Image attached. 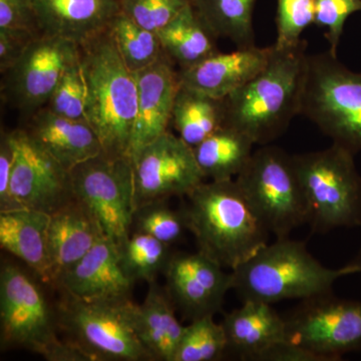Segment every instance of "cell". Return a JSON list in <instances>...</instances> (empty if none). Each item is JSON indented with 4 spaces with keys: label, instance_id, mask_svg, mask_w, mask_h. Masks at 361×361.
<instances>
[{
    "label": "cell",
    "instance_id": "6da1fadb",
    "mask_svg": "<svg viewBox=\"0 0 361 361\" xmlns=\"http://www.w3.org/2000/svg\"><path fill=\"white\" fill-rule=\"evenodd\" d=\"M307 42L278 49L255 78L223 99L225 126L244 133L259 146L269 145L300 115Z\"/></svg>",
    "mask_w": 361,
    "mask_h": 361
},
{
    "label": "cell",
    "instance_id": "7a4b0ae2",
    "mask_svg": "<svg viewBox=\"0 0 361 361\" xmlns=\"http://www.w3.org/2000/svg\"><path fill=\"white\" fill-rule=\"evenodd\" d=\"M182 207L198 251L234 270L268 244L269 231L236 180L202 183Z\"/></svg>",
    "mask_w": 361,
    "mask_h": 361
},
{
    "label": "cell",
    "instance_id": "3957f363",
    "mask_svg": "<svg viewBox=\"0 0 361 361\" xmlns=\"http://www.w3.org/2000/svg\"><path fill=\"white\" fill-rule=\"evenodd\" d=\"M80 49L87 87L85 121L99 137L104 154L129 158L137 116L135 73L123 61L109 28L80 44Z\"/></svg>",
    "mask_w": 361,
    "mask_h": 361
},
{
    "label": "cell",
    "instance_id": "277c9868",
    "mask_svg": "<svg viewBox=\"0 0 361 361\" xmlns=\"http://www.w3.org/2000/svg\"><path fill=\"white\" fill-rule=\"evenodd\" d=\"M232 290L243 301L273 304L331 293L341 268L325 267L304 242L277 238L232 270Z\"/></svg>",
    "mask_w": 361,
    "mask_h": 361
},
{
    "label": "cell",
    "instance_id": "5b68a950",
    "mask_svg": "<svg viewBox=\"0 0 361 361\" xmlns=\"http://www.w3.org/2000/svg\"><path fill=\"white\" fill-rule=\"evenodd\" d=\"M355 157L334 142L322 151L292 155L313 233L361 227V175Z\"/></svg>",
    "mask_w": 361,
    "mask_h": 361
},
{
    "label": "cell",
    "instance_id": "8992f818",
    "mask_svg": "<svg viewBox=\"0 0 361 361\" xmlns=\"http://www.w3.org/2000/svg\"><path fill=\"white\" fill-rule=\"evenodd\" d=\"M135 304L130 297L82 299L63 293L56 310L59 329L87 361H151L135 331Z\"/></svg>",
    "mask_w": 361,
    "mask_h": 361
},
{
    "label": "cell",
    "instance_id": "52a82bcc",
    "mask_svg": "<svg viewBox=\"0 0 361 361\" xmlns=\"http://www.w3.org/2000/svg\"><path fill=\"white\" fill-rule=\"evenodd\" d=\"M1 348H23L49 361H87L58 336V316L27 273L6 263L0 270Z\"/></svg>",
    "mask_w": 361,
    "mask_h": 361
},
{
    "label": "cell",
    "instance_id": "ba28073f",
    "mask_svg": "<svg viewBox=\"0 0 361 361\" xmlns=\"http://www.w3.org/2000/svg\"><path fill=\"white\" fill-rule=\"evenodd\" d=\"M300 115L334 144L361 152V71L349 70L329 51L308 54Z\"/></svg>",
    "mask_w": 361,
    "mask_h": 361
},
{
    "label": "cell",
    "instance_id": "9c48e42d",
    "mask_svg": "<svg viewBox=\"0 0 361 361\" xmlns=\"http://www.w3.org/2000/svg\"><path fill=\"white\" fill-rule=\"evenodd\" d=\"M237 184L270 234L289 237L307 224V207L292 156L265 145L254 151Z\"/></svg>",
    "mask_w": 361,
    "mask_h": 361
},
{
    "label": "cell",
    "instance_id": "30bf717a",
    "mask_svg": "<svg viewBox=\"0 0 361 361\" xmlns=\"http://www.w3.org/2000/svg\"><path fill=\"white\" fill-rule=\"evenodd\" d=\"M284 318L286 341L322 361L361 351V301L338 298L331 292L301 300Z\"/></svg>",
    "mask_w": 361,
    "mask_h": 361
},
{
    "label": "cell",
    "instance_id": "8fae6325",
    "mask_svg": "<svg viewBox=\"0 0 361 361\" xmlns=\"http://www.w3.org/2000/svg\"><path fill=\"white\" fill-rule=\"evenodd\" d=\"M71 175L75 198L118 246L130 235L135 211L132 161L102 153L71 169Z\"/></svg>",
    "mask_w": 361,
    "mask_h": 361
},
{
    "label": "cell",
    "instance_id": "7c38bea8",
    "mask_svg": "<svg viewBox=\"0 0 361 361\" xmlns=\"http://www.w3.org/2000/svg\"><path fill=\"white\" fill-rule=\"evenodd\" d=\"M130 161L135 209L173 197H187L206 180L193 148L169 130Z\"/></svg>",
    "mask_w": 361,
    "mask_h": 361
},
{
    "label": "cell",
    "instance_id": "4fadbf2b",
    "mask_svg": "<svg viewBox=\"0 0 361 361\" xmlns=\"http://www.w3.org/2000/svg\"><path fill=\"white\" fill-rule=\"evenodd\" d=\"M14 161L11 192L14 203L49 214L75 198L71 171L37 144L25 130L8 133Z\"/></svg>",
    "mask_w": 361,
    "mask_h": 361
},
{
    "label": "cell",
    "instance_id": "5bb4252c",
    "mask_svg": "<svg viewBox=\"0 0 361 361\" xmlns=\"http://www.w3.org/2000/svg\"><path fill=\"white\" fill-rule=\"evenodd\" d=\"M80 56L75 42L39 33L4 73L7 96L21 110L37 113L49 104L66 68Z\"/></svg>",
    "mask_w": 361,
    "mask_h": 361
},
{
    "label": "cell",
    "instance_id": "9a60e30c",
    "mask_svg": "<svg viewBox=\"0 0 361 361\" xmlns=\"http://www.w3.org/2000/svg\"><path fill=\"white\" fill-rule=\"evenodd\" d=\"M200 251L173 253L165 270L166 291L185 319L215 316L222 308L226 294L232 290V271Z\"/></svg>",
    "mask_w": 361,
    "mask_h": 361
},
{
    "label": "cell",
    "instance_id": "2e32d148",
    "mask_svg": "<svg viewBox=\"0 0 361 361\" xmlns=\"http://www.w3.org/2000/svg\"><path fill=\"white\" fill-rule=\"evenodd\" d=\"M137 116L129 158L168 130L172 121L176 96L180 89L179 73L166 54L153 65L137 71Z\"/></svg>",
    "mask_w": 361,
    "mask_h": 361
},
{
    "label": "cell",
    "instance_id": "e0dca14e",
    "mask_svg": "<svg viewBox=\"0 0 361 361\" xmlns=\"http://www.w3.org/2000/svg\"><path fill=\"white\" fill-rule=\"evenodd\" d=\"M273 45L217 51L191 68L180 70V85L216 99H224L260 73L269 61Z\"/></svg>",
    "mask_w": 361,
    "mask_h": 361
},
{
    "label": "cell",
    "instance_id": "ac0fdd59",
    "mask_svg": "<svg viewBox=\"0 0 361 361\" xmlns=\"http://www.w3.org/2000/svg\"><path fill=\"white\" fill-rule=\"evenodd\" d=\"M132 281L123 272L116 245L104 237L56 280V287L82 299L130 297Z\"/></svg>",
    "mask_w": 361,
    "mask_h": 361
},
{
    "label": "cell",
    "instance_id": "d6986e66",
    "mask_svg": "<svg viewBox=\"0 0 361 361\" xmlns=\"http://www.w3.org/2000/svg\"><path fill=\"white\" fill-rule=\"evenodd\" d=\"M39 32L84 44L109 28L120 0H32Z\"/></svg>",
    "mask_w": 361,
    "mask_h": 361
},
{
    "label": "cell",
    "instance_id": "ffe728a7",
    "mask_svg": "<svg viewBox=\"0 0 361 361\" xmlns=\"http://www.w3.org/2000/svg\"><path fill=\"white\" fill-rule=\"evenodd\" d=\"M221 324L228 351L241 360L261 361L268 350L286 341L285 318L262 301H243L241 307L226 313Z\"/></svg>",
    "mask_w": 361,
    "mask_h": 361
},
{
    "label": "cell",
    "instance_id": "44dd1931",
    "mask_svg": "<svg viewBox=\"0 0 361 361\" xmlns=\"http://www.w3.org/2000/svg\"><path fill=\"white\" fill-rule=\"evenodd\" d=\"M104 237L96 217L77 198L52 213L49 225L51 284Z\"/></svg>",
    "mask_w": 361,
    "mask_h": 361
},
{
    "label": "cell",
    "instance_id": "7402d4cb",
    "mask_svg": "<svg viewBox=\"0 0 361 361\" xmlns=\"http://www.w3.org/2000/svg\"><path fill=\"white\" fill-rule=\"evenodd\" d=\"M25 130L68 171L103 153L101 142L87 121L56 115L45 106L35 113Z\"/></svg>",
    "mask_w": 361,
    "mask_h": 361
},
{
    "label": "cell",
    "instance_id": "603a6c76",
    "mask_svg": "<svg viewBox=\"0 0 361 361\" xmlns=\"http://www.w3.org/2000/svg\"><path fill=\"white\" fill-rule=\"evenodd\" d=\"M51 215L32 209L0 213V247L25 263L51 284L49 225Z\"/></svg>",
    "mask_w": 361,
    "mask_h": 361
},
{
    "label": "cell",
    "instance_id": "cb8c5ba5",
    "mask_svg": "<svg viewBox=\"0 0 361 361\" xmlns=\"http://www.w3.org/2000/svg\"><path fill=\"white\" fill-rule=\"evenodd\" d=\"M135 331L152 360L173 361L185 325L176 316V308L166 288L149 283L142 304H135Z\"/></svg>",
    "mask_w": 361,
    "mask_h": 361
},
{
    "label": "cell",
    "instance_id": "d4e9b609",
    "mask_svg": "<svg viewBox=\"0 0 361 361\" xmlns=\"http://www.w3.org/2000/svg\"><path fill=\"white\" fill-rule=\"evenodd\" d=\"M255 142L234 128L224 127L194 147L197 163L206 180H233L243 171Z\"/></svg>",
    "mask_w": 361,
    "mask_h": 361
},
{
    "label": "cell",
    "instance_id": "484cf974",
    "mask_svg": "<svg viewBox=\"0 0 361 361\" xmlns=\"http://www.w3.org/2000/svg\"><path fill=\"white\" fill-rule=\"evenodd\" d=\"M166 56L180 66L191 68L218 51L215 35L204 25L192 4L157 32Z\"/></svg>",
    "mask_w": 361,
    "mask_h": 361
},
{
    "label": "cell",
    "instance_id": "4316f807",
    "mask_svg": "<svg viewBox=\"0 0 361 361\" xmlns=\"http://www.w3.org/2000/svg\"><path fill=\"white\" fill-rule=\"evenodd\" d=\"M171 123L180 139L194 148L224 127V102L180 85Z\"/></svg>",
    "mask_w": 361,
    "mask_h": 361
},
{
    "label": "cell",
    "instance_id": "83f0119b",
    "mask_svg": "<svg viewBox=\"0 0 361 361\" xmlns=\"http://www.w3.org/2000/svg\"><path fill=\"white\" fill-rule=\"evenodd\" d=\"M191 4L216 37L231 40L237 49L256 47V0H191Z\"/></svg>",
    "mask_w": 361,
    "mask_h": 361
},
{
    "label": "cell",
    "instance_id": "f1b7e54d",
    "mask_svg": "<svg viewBox=\"0 0 361 361\" xmlns=\"http://www.w3.org/2000/svg\"><path fill=\"white\" fill-rule=\"evenodd\" d=\"M116 248L123 272L133 283L141 280L155 282L165 273L173 255L171 245L139 232H130Z\"/></svg>",
    "mask_w": 361,
    "mask_h": 361
},
{
    "label": "cell",
    "instance_id": "f546056e",
    "mask_svg": "<svg viewBox=\"0 0 361 361\" xmlns=\"http://www.w3.org/2000/svg\"><path fill=\"white\" fill-rule=\"evenodd\" d=\"M109 30L123 61L134 73L153 65L165 54L157 32L137 25L122 13L116 14Z\"/></svg>",
    "mask_w": 361,
    "mask_h": 361
},
{
    "label": "cell",
    "instance_id": "4dcf8cb0",
    "mask_svg": "<svg viewBox=\"0 0 361 361\" xmlns=\"http://www.w3.org/2000/svg\"><path fill=\"white\" fill-rule=\"evenodd\" d=\"M228 353L227 337L214 316H205L186 325L173 361H215Z\"/></svg>",
    "mask_w": 361,
    "mask_h": 361
},
{
    "label": "cell",
    "instance_id": "1f68e13d",
    "mask_svg": "<svg viewBox=\"0 0 361 361\" xmlns=\"http://www.w3.org/2000/svg\"><path fill=\"white\" fill-rule=\"evenodd\" d=\"M167 201L152 202L135 209L130 232L148 234L168 245L180 241L188 230L186 218L182 208L174 210Z\"/></svg>",
    "mask_w": 361,
    "mask_h": 361
},
{
    "label": "cell",
    "instance_id": "d6a6232c",
    "mask_svg": "<svg viewBox=\"0 0 361 361\" xmlns=\"http://www.w3.org/2000/svg\"><path fill=\"white\" fill-rule=\"evenodd\" d=\"M85 101L87 87L80 56L66 68L45 108L66 118L85 120Z\"/></svg>",
    "mask_w": 361,
    "mask_h": 361
},
{
    "label": "cell",
    "instance_id": "836d02e7",
    "mask_svg": "<svg viewBox=\"0 0 361 361\" xmlns=\"http://www.w3.org/2000/svg\"><path fill=\"white\" fill-rule=\"evenodd\" d=\"M314 20L315 0H277L275 47L286 49L300 44L301 35Z\"/></svg>",
    "mask_w": 361,
    "mask_h": 361
},
{
    "label": "cell",
    "instance_id": "e575fe53",
    "mask_svg": "<svg viewBox=\"0 0 361 361\" xmlns=\"http://www.w3.org/2000/svg\"><path fill=\"white\" fill-rule=\"evenodd\" d=\"M191 0H120L121 13L157 32L174 20Z\"/></svg>",
    "mask_w": 361,
    "mask_h": 361
},
{
    "label": "cell",
    "instance_id": "d590c367",
    "mask_svg": "<svg viewBox=\"0 0 361 361\" xmlns=\"http://www.w3.org/2000/svg\"><path fill=\"white\" fill-rule=\"evenodd\" d=\"M356 13H361V0H315L314 25L326 30L332 56H337L346 20Z\"/></svg>",
    "mask_w": 361,
    "mask_h": 361
},
{
    "label": "cell",
    "instance_id": "8d00e7d4",
    "mask_svg": "<svg viewBox=\"0 0 361 361\" xmlns=\"http://www.w3.org/2000/svg\"><path fill=\"white\" fill-rule=\"evenodd\" d=\"M0 28L39 32L32 0H0Z\"/></svg>",
    "mask_w": 361,
    "mask_h": 361
},
{
    "label": "cell",
    "instance_id": "74e56055",
    "mask_svg": "<svg viewBox=\"0 0 361 361\" xmlns=\"http://www.w3.org/2000/svg\"><path fill=\"white\" fill-rule=\"evenodd\" d=\"M39 32L0 28V71L6 73L18 61L26 47Z\"/></svg>",
    "mask_w": 361,
    "mask_h": 361
},
{
    "label": "cell",
    "instance_id": "f35d334b",
    "mask_svg": "<svg viewBox=\"0 0 361 361\" xmlns=\"http://www.w3.org/2000/svg\"><path fill=\"white\" fill-rule=\"evenodd\" d=\"M13 161V148L8 134H6L2 135L0 144V213L20 209L14 203L11 192Z\"/></svg>",
    "mask_w": 361,
    "mask_h": 361
},
{
    "label": "cell",
    "instance_id": "ab89813d",
    "mask_svg": "<svg viewBox=\"0 0 361 361\" xmlns=\"http://www.w3.org/2000/svg\"><path fill=\"white\" fill-rule=\"evenodd\" d=\"M261 361H322L305 349L284 341L268 350Z\"/></svg>",
    "mask_w": 361,
    "mask_h": 361
},
{
    "label": "cell",
    "instance_id": "60d3db41",
    "mask_svg": "<svg viewBox=\"0 0 361 361\" xmlns=\"http://www.w3.org/2000/svg\"><path fill=\"white\" fill-rule=\"evenodd\" d=\"M342 272H343L344 276L348 275L356 274V273H361V248L358 251L357 255L355 256L350 262L348 264L342 266Z\"/></svg>",
    "mask_w": 361,
    "mask_h": 361
}]
</instances>
